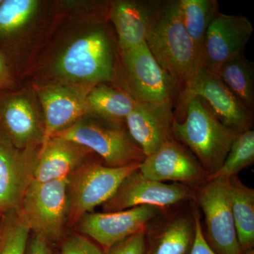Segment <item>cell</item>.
<instances>
[{"label":"cell","instance_id":"cell-9","mask_svg":"<svg viewBox=\"0 0 254 254\" xmlns=\"http://www.w3.org/2000/svg\"><path fill=\"white\" fill-rule=\"evenodd\" d=\"M0 131L19 149L41 148L44 142V118L31 86L0 93Z\"/></svg>","mask_w":254,"mask_h":254},{"label":"cell","instance_id":"cell-28","mask_svg":"<svg viewBox=\"0 0 254 254\" xmlns=\"http://www.w3.org/2000/svg\"><path fill=\"white\" fill-rule=\"evenodd\" d=\"M60 243V254H106L103 249L77 232L65 235Z\"/></svg>","mask_w":254,"mask_h":254},{"label":"cell","instance_id":"cell-25","mask_svg":"<svg viewBox=\"0 0 254 254\" xmlns=\"http://www.w3.org/2000/svg\"><path fill=\"white\" fill-rule=\"evenodd\" d=\"M182 22L201 56L209 26L220 12L216 0H179Z\"/></svg>","mask_w":254,"mask_h":254},{"label":"cell","instance_id":"cell-13","mask_svg":"<svg viewBox=\"0 0 254 254\" xmlns=\"http://www.w3.org/2000/svg\"><path fill=\"white\" fill-rule=\"evenodd\" d=\"M31 87L36 93L44 118L43 145L58 132L89 116L88 91L56 83H31Z\"/></svg>","mask_w":254,"mask_h":254},{"label":"cell","instance_id":"cell-33","mask_svg":"<svg viewBox=\"0 0 254 254\" xmlns=\"http://www.w3.org/2000/svg\"><path fill=\"white\" fill-rule=\"evenodd\" d=\"M240 254H254V249H250V250H242Z\"/></svg>","mask_w":254,"mask_h":254},{"label":"cell","instance_id":"cell-12","mask_svg":"<svg viewBox=\"0 0 254 254\" xmlns=\"http://www.w3.org/2000/svg\"><path fill=\"white\" fill-rule=\"evenodd\" d=\"M160 213V208L152 205H141L110 213H88L80 219L76 232L91 237L104 250L145 230L150 220Z\"/></svg>","mask_w":254,"mask_h":254},{"label":"cell","instance_id":"cell-18","mask_svg":"<svg viewBox=\"0 0 254 254\" xmlns=\"http://www.w3.org/2000/svg\"><path fill=\"white\" fill-rule=\"evenodd\" d=\"M173 109V105L136 103L127 117L125 121L127 131L145 156L175 138Z\"/></svg>","mask_w":254,"mask_h":254},{"label":"cell","instance_id":"cell-26","mask_svg":"<svg viewBox=\"0 0 254 254\" xmlns=\"http://www.w3.org/2000/svg\"><path fill=\"white\" fill-rule=\"evenodd\" d=\"M31 231L19 209L1 214L0 254H25Z\"/></svg>","mask_w":254,"mask_h":254},{"label":"cell","instance_id":"cell-24","mask_svg":"<svg viewBox=\"0 0 254 254\" xmlns=\"http://www.w3.org/2000/svg\"><path fill=\"white\" fill-rule=\"evenodd\" d=\"M155 235L145 254H190L194 239V224L187 217H178Z\"/></svg>","mask_w":254,"mask_h":254},{"label":"cell","instance_id":"cell-17","mask_svg":"<svg viewBox=\"0 0 254 254\" xmlns=\"http://www.w3.org/2000/svg\"><path fill=\"white\" fill-rule=\"evenodd\" d=\"M138 170L146 178L161 182L192 183L208 175L197 159L175 138L145 156Z\"/></svg>","mask_w":254,"mask_h":254},{"label":"cell","instance_id":"cell-3","mask_svg":"<svg viewBox=\"0 0 254 254\" xmlns=\"http://www.w3.org/2000/svg\"><path fill=\"white\" fill-rule=\"evenodd\" d=\"M145 43L157 63L176 83L179 93L203 68L199 52L182 22L179 0H159Z\"/></svg>","mask_w":254,"mask_h":254},{"label":"cell","instance_id":"cell-20","mask_svg":"<svg viewBox=\"0 0 254 254\" xmlns=\"http://www.w3.org/2000/svg\"><path fill=\"white\" fill-rule=\"evenodd\" d=\"M96 155L74 142L52 137L42 145L34 180L46 182L68 178Z\"/></svg>","mask_w":254,"mask_h":254},{"label":"cell","instance_id":"cell-5","mask_svg":"<svg viewBox=\"0 0 254 254\" xmlns=\"http://www.w3.org/2000/svg\"><path fill=\"white\" fill-rule=\"evenodd\" d=\"M136 103L173 105L179 95L176 83L157 63L146 43L119 51L112 84Z\"/></svg>","mask_w":254,"mask_h":254},{"label":"cell","instance_id":"cell-7","mask_svg":"<svg viewBox=\"0 0 254 254\" xmlns=\"http://www.w3.org/2000/svg\"><path fill=\"white\" fill-rule=\"evenodd\" d=\"M53 137L86 147L111 168L141 163L145 157L126 127L115 126L91 117L81 119Z\"/></svg>","mask_w":254,"mask_h":254},{"label":"cell","instance_id":"cell-35","mask_svg":"<svg viewBox=\"0 0 254 254\" xmlns=\"http://www.w3.org/2000/svg\"><path fill=\"white\" fill-rule=\"evenodd\" d=\"M0 216H1V214H0Z\"/></svg>","mask_w":254,"mask_h":254},{"label":"cell","instance_id":"cell-22","mask_svg":"<svg viewBox=\"0 0 254 254\" xmlns=\"http://www.w3.org/2000/svg\"><path fill=\"white\" fill-rule=\"evenodd\" d=\"M236 97L241 104L254 113V64L245 54L222 64L213 72Z\"/></svg>","mask_w":254,"mask_h":254},{"label":"cell","instance_id":"cell-19","mask_svg":"<svg viewBox=\"0 0 254 254\" xmlns=\"http://www.w3.org/2000/svg\"><path fill=\"white\" fill-rule=\"evenodd\" d=\"M158 3L159 0L109 1L108 19L116 33L119 51L134 49L145 43Z\"/></svg>","mask_w":254,"mask_h":254},{"label":"cell","instance_id":"cell-29","mask_svg":"<svg viewBox=\"0 0 254 254\" xmlns=\"http://www.w3.org/2000/svg\"><path fill=\"white\" fill-rule=\"evenodd\" d=\"M145 230L137 232L112 247L107 254H145Z\"/></svg>","mask_w":254,"mask_h":254},{"label":"cell","instance_id":"cell-30","mask_svg":"<svg viewBox=\"0 0 254 254\" xmlns=\"http://www.w3.org/2000/svg\"><path fill=\"white\" fill-rule=\"evenodd\" d=\"M16 76L9 60L0 51V93L16 89Z\"/></svg>","mask_w":254,"mask_h":254},{"label":"cell","instance_id":"cell-16","mask_svg":"<svg viewBox=\"0 0 254 254\" xmlns=\"http://www.w3.org/2000/svg\"><path fill=\"white\" fill-rule=\"evenodd\" d=\"M253 33L252 21L246 16L219 13L205 35L203 67L215 72L222 64L245 54V47Z\"/></svg>","mask_w":254,"mask_h":254},{"label":"cell","instance_id":"cell-31","mask_svg":"<svg viewBox=\"0 0 254 254\" xmlns=\"http://www.w3.org/2000/svg\"><path fill=\"white\" fill-rule=\"evenodd\" d=\"M190 254H216L205 240L198 213L194 215V239Z\"/></svg>","mask_w":254,"mask_h":254},{"label":"cell","instance_id":"cell-27","mask_svg":"<svg viewBox=\"0 0 254 254\" xmlns=\"http://www.w3.org/2000/svg\"><path fill=\"white\" fill-rule=\"evenodd\" d=\"M254 162V131L242 132L232 143L221 168L208 179L223 177L231 178Z\"/></svg>","mask_w":254,"mask_h":254},{"label":"cell","instance_id":"cell-4","mask_svg":"<svg viewBox=\"0 0 254 254\" xmlns=\"http://www.w3.org/2000/svg\"><path fill=\"white\" fill-rule=\"evenodd\" d=\"M173 133L191 150L209 177L221 168L240 133L222 123L204 100L194 97L187 103L183 120H174Z\"/></svg>","mask_w":254,"mask_h":254},{"label":"cell","instance_id":"cell-2","mask_svg":"<svg viewBox=\"0 0 254 254\" xmlns=\"http://www.w3.org/2000/svg\"><path fill=\"white\" fill-rule=\"evenodd\" d=\"M64 3L41 0H2L0 42L9 47L26 76L65 19Z\"/></svg>","mask_w":254,"mask_h":254},{"label":"cell","instance_id":"cell-21","mask_svg":"<svg viewBox=\"0 0 254 254\" xmlns=\"http://www.w3.org/2000/svg\"><path fill=\"white\" fill-rule=\"evenodd\" d=\"M86 100L88 117L118 127H126V119L136 104L126 93L110 84L93 87Z\"/></svg>","mask_w":254,"mask_h":254},{"label":"cell","instance_id":"cell-23","mask_svg":"<svg viewBox=\"0 0 254 254\" xmlns=\"http://www.w3.org/2000/svg\"><path fill=\"white\" fill-rule=\"evenodd\" d=\"M232 215L242 250L254 249V190L236 176L230 179Z\"/></svg>","mask_w":254,"mask_h":254},{"label":"cell","instance_id":"cell-1","mask_svg":"<svg viewBox=\"0 0 254 254\" xmlns=\"http://www.w3.org/2000/svg\"><path fill=\"white\" fill-rule=\"evenodd\" d=\"M71 20L35 61L27 73L32 83H60L88 92L98 85H111L119 55L111 23L87 14Z\"/></svg>","mask_w":254,"mask_h":254},{"label":"cell","instance_id":"cell-8","mask_svg":"<svg viewBox=\"0 0 254 254\" xmlns=\"http://www.w3.org/2000/svg\"><path fill=\"white\" fill-rule=\"evenodd\" d=\"M140 164L111 168L95 157L73 173L68 186V229L74 228L83 215L109 200L123 180L139 169Z\"/></svg>","mask_w":254,"mask_h":254},{"label":"cell","instance_id":"cell-15","mask_svg":"<svg viewBox=\"0 0 254 254\" xmlns=\"http://www.w3.org/2000/svg\"><path fill=\"white\" fill-rule=\"evenodd\" d=\"M41 149H19L0 131V214L19 209Z\"/></svg>","mask_w":254,"mask_h":254},{"label":"cell","instance_id":"cell-14","mask_svg":"<svg viewBox=\"0 0 254 254\" xmlns=\"http://www.w3.org/2000/svg\"><path fill=\"white\" fill-rule=\"evenodd\" d=\"M191 190L180 183L171 185L154 181L137 170L126 177L113 196L103 204V211H122L141 205L161 208L177 204L187 199Z\"/></svg>","mask_w":254,"mask_h":254},{"label":"cell","instance_id":"cell-32","mask_svg":"<svg viewBox=\"0 0 254 254\" xmlns=\"http://www.w3.org/2000/svg\"><path fill=\"white\" fill-rule=\"evenodd\" d=\"M25 254H53L51 253L48 242L43 237L31 232Z\"/></svg>","mask_w":254,"mask_h":254},{"label":"cell","instance_id":"cell-6","mask_svg":"<svg viewBox=\"0 0 254 254\" xmlns=\"http://www.w3.org/2000/svg\"><path fill=\"white\" fill-rule=\"evenodd\" d=\"M69 182V177L46 182L33 180L20 205L32 233L49 245L61 242L68 229Z\"/></svg>","mask_w":254,"mask_h":254},{"label":"cell","instance_id":"cell-10","mask_svg":"<svg viewBox=\"0 0 254 254\" xmlns=\"http://www.w3.org/2000/svg\"><path fill=\"white\" fill-rule=\"evenodd\" d=\"M194 97L204 100L227 127L239 133L252 129L254 114L246 109L220 78L206 68H200L179 93L173 112L177 121L183 120L187 103Z\"/></svg>","mask_w":254,"mask_h":254},{"label":"cell","instance_id":"cell-11","mask_svg":"<svg viewBox=\"0 0 254 254\" xmlns=\"http://www.w3.org/2000/svg\"><path fill=\"white\" fill-rule=\"evenodd\" d=\"M230 179H209L198 192V200L207 227V242L216 254L242 252L230 202Z\"/></svg>","mask_w":254,"mask_h":254},{"label":"cell","instance_id":"cell-34","mask_svg":"<svg viewBox=\"0 0 254 254\" xmlns=\"http://www.w3.org/2000/svg\"><path fill=\"white\" fill-rule=\"evenodd\" d=\"M1 1H2V0H0V4H1Z\"/></svg>","mask_w":254,"mask_h":254}]
</instances>
